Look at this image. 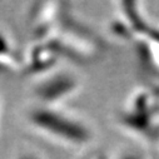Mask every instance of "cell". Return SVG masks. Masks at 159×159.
Masks as SVG:
<instances>
[{
    "mask_svg": "<svg viewBox=\"0 0 159 159\" xmlns=\"http://www.w3.org/2000/svg\"><path fill=\"white\" fill-rule=\"evenodd\" d=\"M19 159H42V158L38 157L36 154H33V153H24L23 155L19 157Z\"/></svg>",
    "mask_w": 159,
    "mask_h": 159,
    "instance_id": "obj_7",
    "label": "cell"
},
{
    "mask_svg": "<svg viewBox=\"0 0 159 159\" xmlns=\"http://www.w3.org/2000/svg\"><path fill=\"white\" fill-rule=\"evenodd\" d=\"M28 119L39 135L68 150H83L94 139L92 124L66 105L39 104L30 110Z\"/></svg>",
    "mask_w": 159,
    "mask_h": 159,
    "instance_id": "obj_3",
    "label": "cell"
},
{
    "mask_svg": "<svg viewBox=\"0 0 159 159\" xmlns=\"http://www.w3.org/2000/svg\"><path fill=\"white\" fill-rule=\"evenodd\" d=\"M83 88V82L78 73L66 66L57 68L39 82L35 87V95L44 105H65L75 98Z\"/></svg>",
    "mask_w": 159,
    "mask_h": 159,
    "instance_id": "obj_4",
    "label": "cell"
},
{
    "mask_svg": "<svg viewBox=\"0 0 159 159\" xmlns=\"http://www.w3.org/2000/svg\"><path fill=\"white\" fill-rule=\"evenodd\" d=\"M109 31L132 47L137 65L148 80L159 78V20L152 18L144 3H115Z\"/></svg>",
    "mask_w": 159,
    "mask_h": 159,
    "instance_id": "obj_1",
    "label": "cell"
},
{
    "mask_svg": "<svg viewBox=\"0 0 159 159\" xmlns=\"http://www.w3.org/2000/svg\"><path fill=\"white\" fill-rule=\"evenodd\" d=\"M115 125L138 144L159 143V78L134 88L115 111Z\"/></svg>",
    "mask_w": 159,
    "mask_h": 159,
    "instance_id": "obj_2",
    "label": "cell"
},
{
    "mask_svg": "<svg viewBox=\"0 0 159 159\" xmlns=\"http://www.w3.org/2000/svg\"><path fill=\"white\" fill-rule=\"evenodd\" d=\"M113 159H148V155L144 150L134 147H128L118 152V154Z\"/></svg>",
    "mask_w": 159,
    "mask_h": 159,
    "instance_id": "obj_5",
    "label": "cell"
},
{
    "mask_svg": "<svg viewBox=\"0 0 159 159\" xmlns=\"http://www.w3.org/2000/svg\"><path fill=\"white\" fill-rule=\"evenodd\" d=\"M82 159H108L105 155H102V154H99V153H93V154H87L85 157H83Z\"/></svg>",
    "mask_w": 159,
    "mask_h": 159,
    "instance_id": "obj_6",
    "label": "cell"
}]
</instances>
